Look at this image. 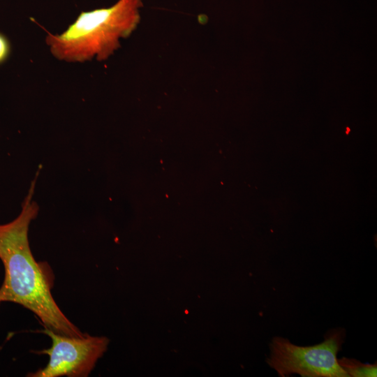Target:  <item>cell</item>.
I'll return each mask as SVG.
<instances>
[{
  "mask_svg": "<svg viewBox=\"0 0 377 377\" xmlns=\"http://www.w3.org/2000/svg\"><path fill=\"white\" fill-rule=\"evenodd\" d=\"M142 6V0H118L108 8L82 11L61 33L47 31L45 43L61 61H105L136 29Z\"/></svg>",
  "mask_w": 377,
  "mask_h": 377,
  "instance_id": "2",
  "label": "cell"
},
{
  "mask_svg": "<svg viewBox=\"0 0 377 377\" xmlns=\"http://www.w3.org/2000/svg\"><path fill=\"white\" fill-rule=\"evenodd\" d=\"M11 52V45L8 38L0 32V65L8 59Z\"/></svg>",
  "mask_w": 377,
  "mask_h": 377,
  "instance_id": "6",
  "label": "cell"
},
{
  "mask_svg": "<svg viewBox=\"0 0 377 377\" xmlns=\"http://www.w3.org/2000/svg\"><path fill=\"white\" fill-rule=\"evenodd\" d=\"M43 332L52 340V346L39 353L49 356L47 365L29 374L30 377H86L105 352L109 339L105 337H73L57 333L46 327Z\"/></svg>",
  "mask_w": 377,
  "mask_h": 377,
  "instance_id": "4",
  "label": "cell"
},
{
  "mask_svg": "<svg viewBox=\"0 0 377 377\" xmlns=\"http://www.w3.org/2000/svg\"><path fill=\"white\" fill-rule=\"evenodd\" d=\"M345 337L344 329H333L327 332L322 343L300 346L286 338L274 337L269 343L267 363L281 377L292 374L302 377H348L337 361Z\"/></svg>",
  "mask_w": 377,
  "mask_h": 377,
  "instance_id": "3",
  "label": "cell"
},
{
  "mask_svg": "<svg viewBox=\"0 0 377 377\" xmlns=\"http://www.w3.org/2000/svg\"><path fill=\"white\" fill-rule=\"evenodd\" d=\"M337 361L348 377H376L377 376L376 363L364 364L355 359L348 357L337 359Z\"/></svg>",
  "mask_w": 377,
  "mask_h": 377,
  "instance_id": "5",
  "label": "cell"
},
{
  "mask_svg": "<svg viewBox=\"0 0 377 377\" xmlns=\"http://www.w3.org/2000/svg\"><path fill=\"white\" fill-rule=\"evenodd\" d=\"M35 178L22 204L19 215L0 224V260L4 279L0 287V302H13L34 313L46 327L57 333L83 337L82 332L64 315L51 293L52 272L45 263H38L30 249L28 233L39 207L33 200Z\"/></svg>",
  "mask_w": 377,
  "mask_h": 377,
  "instance_id": "1",
  "label": "cell"
}]
</instances>
